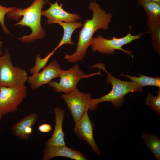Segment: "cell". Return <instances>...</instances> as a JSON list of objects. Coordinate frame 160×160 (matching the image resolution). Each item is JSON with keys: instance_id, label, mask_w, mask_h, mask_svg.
I'll return each instance as SVG.
<instances>
[{"instance_id": "d4e9b609", "label": "cell", "mask_w": 160, "mask_h": 160, "mask_svg": "<svg viewBox=\"0 0 160 160\" xmlns=\"http://www.w3.org/2000/svg\"><path fill=\"white\" fill-rule=\"evenodd\" d=\"M150 0L156 1L159 3H160V0Z\"/></svg>"}, {"instance_id": "484cf974", "label": "cell", "mask_w": 160, "mask_h": 160, "mask_svg": "<svg viewBox=\"0 0 160 160\" xmlns=\"http://www.w3.org/2000/svg\"><path fill=\"white\" fill-rule=\"evenodd\" d=\"M3 116L2 114L0 113V121L2 119Z\"/></svg>"}, {"instance_id": "ac0fdd59", "label": "cell", "mask_w": 160, "mask_h": 160, "mask_svg": "<svg viewBox=\"0 0 160 160\" xmlns=\"http://www.w3.org/2000/svg\"><path fill=\"white\" fill-rule=\"evenodd\" d=\"M148 33L151 35L152 45L155 51L160 55V23L147 20Z\"/></svg>"}, {"instance_id": "5b68a950", "label": "cell", "mask_w": 160, "mask_h": 160, "mask_svg": "<svg viewBox=\"0 0 160 160\" xmlns=\"http://www.w3.org/2000/svg\"><path fill=\"white\" fill-rule=\"evenodd\" d=\"M27 95L25 84L12 87L0 86V113L3 116L17 111Z\"/></svg>"}, {"instance_id": "9a60e30c", "label": "cell", "mask_w": 160, "mask_h": 160, "mask_svg": "<svg viewBox=\"0 0 160 160\" xmlns=\"http://www.w3.org/2000/svg\"><path fill=\"white\" fill-rule=\"evenodd\" d=\"M58 24L63 27L64 32L62 40L54 49L55 51L60 47L65 44H68L71 46L73 45L74 43L71 39L72 35L76 29L82 27L83 26V23L80 22H76L73 23L61 22Z\"/></svg>"}, {"instance_id": "6da1fadb", "label": "cell", "mask_w": 160, "mask_h": 160, "mask_svg": "<svg viewBox=\"0 0 160 160\" xmlns=\"http://www.w3.org/2000/svg\"><path fill=\"white\" fill-rule=\"evenodd\" d=\"M89 9L93 13L92 18L86 20L82 28L79 32V37L75 52L69 55L66 53L63 58L70 63H76L81 61L85 57L87 49L91 46L93 36L97 30L101 29L106 30L109 28L113 15L107 13L94 1L89 4Z\"/></svg>"}, {"instance_id": "ba28073f", "label": "cell", "mask_w": 160, "mask_h": 160, "mask_svg": "<svg viewBox=\"0 0 160 160\" xmlns=\"http://www.w3.org/2000/svg\"><path fill=\"white\" fill-rule=\"evenodd\" d=\"M96 75H101L100 70L97 73L86 74L79 68V65L76 64L68 70H63L59 76L60 80L59 82L51 81L48 84V86L55 92L66 93L76 88L77 83L81 79Z\"/></svg>"}, {"instance_id": "cb8c5ba5", "label": "cell", "mask_w": 160, "mask_h": 160, "mask_svg": "<svg viewBox=\"0 0 160 160\" xmlns=\"http://www.w3.org/2000/svg\"><path fill=\"white\" fill-rule=\"evenodd\" d=\"M2 46V42L1 40V38H0V56L2 55V51L1 50V47Z\"/></svg>"}, {"instance_id": "44dd1931", "label": "cell", "mask_w": 160, "mask_h": 160, "mask_svg": "<svg viewBox=\"0 0 160 160\" xmlns=\"http://www.w3.org/2000/svg\"><path fill=\"white\" fill-rule=\"evenodd\" d=\"M55 52V51L54 50L43 58L40 57V54H38L35 58V63L34 66L30 69V73L32 74L37 73L39 72L41 69L44 68L49 58Z\"/></svg>"}, {"instance_id": "3957f363", "label": "cell", "mask_w": 160, "mask_h": 160, "mask_svg": "<svg viewBox=\"0 0 160 160\" xmlns=\"http://www.w3.org/2000/svg\"><path fill=\"white\" fill-rule=\"evenodd\" d=\"M96 68L103 70L107 74L106 82L111 84L112 89L109 93L100 98H92L91 105L93 110L97 107L99 103L105 101L111 102L115 106L119 107L124 102L125 95L131 92H143V87L140 85L133 82L122 81L112 76L106 69L105 64L98 63L90 67Z\"/></svg>"}, {"instance_id": "ffe728a7", "label": "cell", "mask_w": 160, "mask_h": 160, "mask_svg": "<svg viewBox=\"0 0 160 160\" xmlns=\"http://www.w3.org/2000/svg\"><path fill=\"white\" fill-rule=\"evenodd\" d=\"M157 95L154 96L153 93L149 92L145 98V103L155 111L159 115H160V88L157 91Z\"/></svg>"}, {"instance_id": "52a82bcc", "label": "cell", "mask_w": 160, "mask_h": 160, "mask_svg": "<svg viewBox=\"0 0 160 160\" xmlns=\"http://www.w3.org/2000/svg\"><path fill=\"white\" fill-rule=\"evenodd\" d=\"M61 97L66 104L75 123L89 110H93L91 105V94L81 92L77 87L65 93Z\"/></svg>"}, {"instance_id": "603a6c76", "label": "cell", "mask_w": 160, "mask_h": 160, "mask_svg": "<svg viewBox=\"0 0 160 160\" xmlns=\"http://www.w3.org/2000/svg\"><path fill=\"white\" fill-rule=\"evenodd\" d=\"M38 129L41 132L47 133L52 130V127L49 124L44 123L39 126Z\"/></svg>"}, {"instance_id": "2e32d148", "label": "cell", "mask_w": 160, "mask_h": 160, "mask_svg": "<svg viewBox=\"0 0 160 160\" xmlns=\"http://www.w3.org/2000/svg\"><path fill=\"white\" fill-rule=\"evenodd\" d=\"M138 4L145 11L148 19L156 23H160V3L150 0H138Z\"/></svg>"}, {"instance_id": "9c48e42d", "label": "cell", "mask_w": 160, "mask_h": 160, "mask_svg": "<svg viewBox=\"0 0 160 160\" xmlns=\"http://www.w3.org/2000/svg\"><path fill=\"white\" fill-rule=\"evenodd\" d=\"M63 70L61 69L56 60L51 62L43 70L32 74L27 80L32 91H34L42 86L48 84L52 80L59 77Z\"/></svg>"}, {"instance_id": "d6986e66", "label": "cell", "mask_w": 160, "mask_h": 160, "mask_svg": "<svg viewBox=\"0 0 160 160\" xmlns=\"http://www.w3.org/2000/svg\"><path fill=\"white\" fill-rule=\"evenodd\" d=\"M120 76L127 77L131 80L132 82L136 83L143 87L146 86H155L160 88V78L156 77L155 78L148 77L140 74L139 77L135 76H129L127 74L125 75L121 73Z\"/></svg>"}, {"instance_id": "e0dca14e", "label": "cell", "mask_w": 160, "mask_h": 160, "mask_svg": "<svg viewBox=\"0 0 160 160\" xmlns=\"http://www.w3.org/2000/svg\"><path fill=\"white\" fill-rule=\"evenodd\" d=\"M157 160L160 159V139L156 135L143 132L140 136Z\"/></svg>"}, {"instance_id": "8992f818", "label": "cell", "mask_w": 160, "mask_h": 160, "mask_svg": "<svg viewBox=\"0 0 160 160\" xmlns=\"http://www.w3.org/2000/svg\"><path fill=\"white\" fill-rule=\"evenodd\" d=\"M145 33L133 35L130 31L124 37L118 38L113 36L111 39H105L101 35H98L97 37H93L91 46L93 52L98 51L102 54L111 55L114 53L115 50H118L130 55L132 52L124 49L122 47L139 39Z\"/></svg>"}, {"instance_id": "30bf717a", "label": "cell", "mask_w": 160, "mask_h": 160, "mask_svg": "<svg viewBox=\"0 0 160 160\" xmlns=\"http://www.w3.org/2000/svg\"><path fill=\"white\" fill-rule=\"evenodd\" d=\"M47 3L50 5L48 9L43 11L41 15L47 17L46 23L47 24H59L61 22L73 23L81 19L80 15L77 13H70L65 11L62 8V4L59 5L57 0L54 3Z\"/></svg>"}, {"instance_id": "4fadbf2b", "label": "cell", "mask_w": 160, "mask_h": 160, "mask_svg": "<svg viewBox=\"0 0 160 160\" xmlns=\"http://www.w3.org/2000/svg\"><path fill=\"white\" fill-rule=\"evenodd\" d=\"M63 156L75 160H87L81 152L66 146L45 148L42 160H50L55 157Z\"/></svg>"}, {"instance_id": "277c9868", "label": "cell", "mask_w": 160, "mask_h": 160, "mask_svg": "<svg viewBox=\"0 0 160 160\" xmlns=\"http://www.w3.org/2000/svg\"><path fill=\"white\" fill-rule=\"evenodd\" d=\"M28 78L25 70L13 66L8 50L6 49L4 54L0 56V86L25 84Z\"/></svg>"}, {"instance_id": "8fae6325", "label": "cell", "mask_w": 160, "mask_h": 160, "mask_svg": "<svg viewBox=\"0 0 160 160\" xmlns=\"http://www.w3.org/2000/svg\"><path fill=\"white\" fill-rule=\"evenodd\" d=\"M94 127V123L90 120L87 111L78 121L75 123L74 131L79 138L86 141L95 153L100 156V151L93 137Z\"/></svg>"}, {"instance_id": "7402d4cb", "label": "cell", "mask_w": 160, "mask_h": 160, "mask_svg": "<svg viewBox=\"0 0 160 160\" xmlns=\"http://www.w3.org/2000/svg\"><path fill=\"white\" fill-rule=\"evenodd\" d=\"M16 8L14 7H5L0 4V24L4 32L7 34H9L10 33L4 24V17L8 12L13 11Z\"/></svg>"}, {"instance_id": "7c38bea8", "label": "cell", "mask_w": 160, "mask_h": 160, "mask_svg": "<svg viewBox=\"0 0 160 160\" xmlns=\"http://www.w3.org/2000/svg\"><path fill=\"white\" fill-rule=\"evenodd\" d=\"M65 110L58 106L54 109L55 125L53 134L45 143V148L65 145L64 133L63 131L62 124L65 116Z\"/></svg>"}, {"instance_id": "7a4b0ae2", "label": "cell", "mask_w": 160, "mask_h": 160, "mask_svg": "<svg viewBox=\"0 0 160 160\" xmlns=\"http://www.w3.org/2000/svg\"><path fill=\"white\" fill-rule=\"evenodd\" d=\"M47 1L34 0L28 7L25 9L16 8L7 14L8 18L15 20H19L23 16L22 20L14 26H27L31 30L30 34L18 38L20 41L23 43L31 42L45 37V33L41 24V16L42 9Z\"/></svg>"}, {"instance_id": "4316f807", "label": "cell", "mask_w": 160, "mask_h": 160, "mask_svg": "<svg viewBox=\"0 0 160 160\" xmlns=\"http://www.w3.org/2000/svg\"></svg>"}, {"instance_id": "5bb4252c", "label": "cell", "mask_w": 160, "mask_h": 160, "mask_svg": "<svg viewBox=\"0 0 160 160\" xmlns=\"http://www.w3.org/2000/svg\"><path fill=\"white\" fill-rule=\"evenodd\" d=\"M37 118V114L35 113L25 116L12 126L11 130L12 133L21 140H28L32 134V127Z\"/></svg>"}]
</instances>
